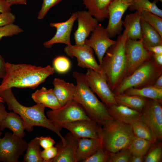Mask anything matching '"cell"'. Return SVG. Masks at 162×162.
<instances>
[{
	"mask_svg": "<svg viewBox=\"0 0 162 162\" xmlns=\"http://www.w3.org/2000/svg\"><path fill=\"white\" fill-rule=\"evenodd\" d=\"M6 73L0 85V92L13 87L34 89L54 74L53 67L26 64L6 63Z\"/></svg>",
	"mask_w": 162,
	"mask_h": 162,
	"instance_id": "cell-1",
	"label": "cell"
},
{
	"mask_svg": "<svg viewBox=\"0 0 162 162\" xmlns=\"http://www.w3.org/2000/svg\"><path fill=\"white\" fill-rule=\"evenodd\" d=\"M0 96L6 103L8 109L20 115L24 121L26 130L32 132L34 126L46 128L55 133L61 139L62 143L65 139L60 133L61 130L45 114V107L40 104L27 107L20 104L17 100L12 88L4 90L0 92Z\"/></svg>",
	"mask_w": 162,
	"mask_h": 162,
	"instance_id": "cell-2",
	"label": "cell"
},
{
	"mask_svg": "<svg viewBox=\"0 0 162 162\" xmlns=\"http://www.w3.org/2000/svg\"><path fill=\"white\" fill-rule=\"evenodd\" d=\"M124 28L122 34L117 38L116 43L106 51L100 65L108 84L113 92L126 75L125 49L128 28Z\"/></svg>",
	"mask_w": 162,
	"mask_h": 162,
	"instance_id": "cell-3",
	"label": "cell"
},
{
	"mask_svg": "<svg viewBox=\"0 0 162 162\" xmlns=\"http://www.w3.org/2000/svg\"><path fill=\"white\" fill-rule=\"evenodd\" d=\"M77 85L73 100L84 108L90 118L101 126L107 120L112 118L107 107L100 101L89 86L85 74L76 71L73 72Z\"/></svg>",
	"mask_w": 162,
	"mask_h": 162,
	"instance_id": "cell-4",
	"label": "cell"
},
{
	"mask_svg": "<svg viewBox=\"0 0 162 162\" xmlns=\"http://www.w3.org/2000/svg\"><path fill=\"white\" fill-rule=\"evenodd\" d=\"M99 135L102 147L108 155L128 148L134 136L130 124L112 118L100 126Z\"/></svg>",
	"mask_w": 162,
	"mask_h": 162,
	"instance_id": "cell-5",
	"label": "cell"
},
{
	"mask_svg": "<svg viewBox=\"0 0 162 162\" xmlns=\"http://www.w3.org/2000/svg\"><path fill=\"white\" fill-rule=\"evenodd\" d=\"M162 69L152 56L132 74L124 77L113 92L115 95L121 94L130 88H140L152 85L162 74Z\"/></svg>",
	"mask_w": 162,
	"mask_h": 162,
	"instance_id": "cell-6",
	"label": "cell"
},
{
	"mask_svg": "<svg viewBox=\"0 0 162 162\" xmlns=\"http://www.w3.org/2000/svg\"><path fill=\"white\" fill-rule=\"evenodd\" d=\"M46 114L47 117L61 130L67 123L92 119L83 107L73 100L58 109L48 111Z\"/></svg>",
	"mask_w": 162,
	"mask_h": 162,
	"instance_id": "cell-7",
	"label": "cell"
},
{
	"mask_svg": "<svg viewBox=\"0 0 162 162\" xmlns=\"http://www.w3.org/2000/svg\"><path fill=\"white\" fill-rule=\"evenodd\" d=\"M152 54L148 51L144 46L142 39L138 40L127 39L125 49V77L132 74L150 58Z\"/></svg>",
	"mask_w": 162,
	"mask_h": 162,
	"instance_id": "cell-8",
	"label": "cell"
},
{
	"mask_svg": "<svg viewBox=\"0 0 162 162\" xmlns=\"http://www.w3.org/2000/svg\"><path fill=\"white\" fill-rule=\"evenodd\" d=\"M28 143L22 138L6 132L0 140V161L18 162L26 150Z\"/></svg>",
	"mask_w": 162,
	"mask_h": 162,
	"instance_id": "cell-9",
	"label": "cell"
},
{
	"mask_svg": "<svg viewBox=\"0 0 162 162\" xmlns=\"http://www.w3.org/2000/svg\"><path fill=\"white\" fill-rule=\"evenodd\" d=\"M85 76L90 88L107 107L113 104H118L115 98V94L109 86L103 73L88 69Z\"/></svg>",
	"mask_w": 162,
	"mask_h": 162,
	"instance_id": "cell-10",
	"label": "cell"
},
{
	"mask_svg": "<svg viewBox=\"0 0 162 162\" xmlns=\"http://www.w3.org/2000/svg\"><path fill=\"white\" fill-rule=\"evenodd\" d=\"M161 103L148 99L141 111L139 120L147 124L151 129L157 140L162 139V107Z\"/></svg>",
	"mask_w": 162,
	"mask_h": 162,
	"instance_id": "cell-11",
	"label": "cell"
},
{
	"mask_svg": "<svg viewBox=\"0 0 162 162\" xmlns=\"http://www.w3.org/2000/svg\"><path fill=\"white\" fill-rule=\"evenodd\" d=\"M66 54L71 58H76L78 65L82 68L89 69L102 73L100 65L97 63L94 55V51L89 46L67 45L64 49Z\"/></svg>",
	"mask_w": 162,
	"mask_h": 162,
	"instance_id": "cell-12",
	"label": "cell"
},
{
	"mask_svg": "<svg viewBox=\"0 0 162 162\" xmlns=\"http://www.w3.org/2000/svg\"><path fill=\"white\" fill-rule=\"evenodd\" d=\"M116 40L110 39L106 28L98 24L92 32L91 36L85 40V44L91 47L95 52L99 64H102L103 58L108 49L116 43Z\"/></svg>",
	"mask_w": 162,
	"mask_h": 162,
	"instance_id": "cell-13",
	"label": "cell"
},
{
	"mask_svg": "<svg viewBox=\"0 0 162 162\" xmlns=\"http://www.w3.org/2000/svg\"><path fill=\"white\" fill-rule=\"evenodd\" d=\"M131 4L122 0H114L110 4L108 8L109 21L106 29L110 38H114L121 32L123 26L122 17Z\"/></svg>",
	"mask_w": 162,
	"mask_h": 162,
	"instance_id": "cell-14",
	"label": "cell"
},
{
	"mask_svg": "<svg viewBox=\"0 0 162 162\" xmlns=\"http://www.w3.org/2000/svg\"><path fill=\"white\" fill-rule=\"evenodd\" d=\"M76 13L78 27L74 33L75 45L82 46L98 26V21L88 11H79Z\"/></svg>",
	"mask_w": 162,
	"mask_h": 162,
	"instance_id": "cell-15",
	"label": "cell"
},
{
	"mask_svg": "<svg viewBox=\"0 0 162 162\" xmlns=\"http://www.w3.org/2000/svg\"><path fill=\"white\" fill-rule=\"evenodd\" d=\"M77 19V13L72 14L70 17L64 22L50 23L52 27L55 28L56 32L50 40L44 42L43 45L46 48H51L54 44L63 43L67 45H71L70 35L74 22Z\"/></svg>",
	"mask_w": 162,
	"mask_h": 162,
	"instance_id": "cell-16",
	"label": "cell"
},
{
	"mask_svg": "<svg viewBox=\"0 0 162 162\" xmlns=\"http://www.w3.org/2000/svg\"><path fill=\"white\" fill-rule=\"evenodd\" d=\"M100 126L92 120H84L77 121L65 124L63 128L70 132L78 138H100L99 132Z\"/></svg>",
	"mask_w": 162,
	"mask_h": 162,
	"instance_id": "cell-17",
	"label": "cell"
},
{
	"mask_svg": "<svg viewBox=\"0 0 162 162\" xmlns=\"http://www.w3.org/2000/svg\"><path fill=\"white\" fill-rule=\"evenodd\" d=\"M65 142L62 141L57 144L58 149L57 155L50 162H76V151L79 138L74 136L70 132L64 137Z\"/></svg>",
	"mask_w": 162,
	"mask_h": 162,
	"instance_id": "cell-18",
	"label": "cell"
},
{
	"mask_svg": "<svg viewBox=\"0 0 162 162\" xmlns=\"http://www.w3.org/2000/svg\"><path fill=\"white\" fill-rule=\"evenodd\" d=\"M107 108L112 118L126 124L139 120L141 115V112L121 104H113Z\"/></svg>",
	"mask_w": 162,
	"mask_h": 162,
	"instance_id": "cell-19",
	"label": "cell"
},
{
	"mask_svg": "<svg viewBox=\"0 0 162 162\" xmlns=\"http://www.w3.org/2000/svg\"><path fill=\"white\" fill-rule=\"evenodd\" d=\"M101 146L100 138H79L76 154V162H83Z\"/></svg>",
	"mask_w": 162,
	"mask_h": 162,
	"instance_id": "cell-20",
	"label": "cell"
},
{
	"mask_svg": "<svg viewBox=\"0 0 162 162\" xmlns=\"http://www.w3.org/2000/svg\"><path fill=\"white\" fill-rule=\"evenodd\" d=\"M52 83L53 92L61 106L73 100L76 86L72 83L57 78L54 79Z\"/></svg>",
	"mask_w": 162,
	"mask_h": 162,
	"instance_id": "cell-21",
	"label": "cell"
},
{
	"mask_svg": "<svg viewBox=\"0 0 162 162\" xmlns=\"http://www.w3.org/2000/svg\"><path fill=\"white\" fill-rule=\"evenodd\" d=\"M8 128L14 135L22 138L25 134L26 126L24 122L19 115L13 112L7 113L5 117L0 121V130Z\"/></svg>",
	"mask_w": 162,
	"mask_h": 162,
	"instance_id": "cell-22",
	"label": "cell"
},
{
	"mask_svg": "<svg viewBox=\"0 0 162 162\" xmlns=\"http://www.w3.org/2000/svg\"><path fill=\"white\" fill-rule=\"evenodd\" d=\"M114 0H82L88 11L98 21L108 18V8Z\"/></svg>",
	"mask_w": 162,
	"mask_h": 162,
	"instance_id": "cell-23",
	"label": "cell"
},
{
	"mask_svg": "<svg viewBox=\"0 0 162 162\" xmlns=\"http://www.w3.org/2000/svg\"><path fill=\"white\" fill-rule=\"evenodd\" d=\"M140 10L127 15L123 21V26L128 28L127 38L133 40L142 39Z\"/></svg>",
	"mask_w": 162,
	"mask_h": 162,
	"instance_id": "cell-24",
	"label": "cell"
},
{
	"mask_svg": "<svg viewBox=\"0 0 162 162\" xmlns=\"http://www.w3.org/2000/svg\"><path fill=\"white\" fill-rule=\"evenodd\" d=\"M32 98L36 104H41L52 110L57 109L61 106L52 88L47 89L42 87L32 94Z\"/></svg>",
	"mask_w": 162,
	"mask_h": 162,
	"instance_id": "cell-25",
	"label": "cell"
},
{
	"mask_svg": "<svg viewBox=\"0 0 162 162\" xmlns=\"http://www.w3.org/2000/svg\"><path fill=\"white\" fill-rule=\"evenodd\" d=\"M142 39L146 47L162 44V37L153 27L141 19Z\"/></svg>",
	"mask_w": 162,
	"mask_h": 162,
	"instance_id": "cell-26",
	"label": "cell"
},
{
	"mask_svg": "<svg viewBox=\"0 0 162 162\" xmlns=\"http://www.w3.org/2000/svg\"><path fill=\"white\" fill-rule=\"evenodd\" d=\"M118 104L122 105L141 112L148 98L137 95H128L123 94L115 95Z\"/></svg>",
	"mask_w": 162,
	"mask_h": 162,
	"instance_id": "cell-27",
	"label": "cell"
},
{
	"mask_svg": "<svg viewBox=\"0 0 162 162\" xmlns=\"http://www.w3.org/2000/svg\"><path fill=\"white\" fill-rule=\"evenodd\" d=\"M123 94L128 95L139 96L162 102V89L156 88L152 85L140 88H130Z\"/></svg>",
	"mask_w": 162,
	"mask_h": 162,
	"instance_id": "cell-28",
	"label": "cell"
},
{
	"mask_svg": "<svg viewBox=\"0 0 162 162\" xmlns=\"http://www.w3.org/2000/svg\"><path fill=\"white\" fill-rule=\"evenodd\" d=\"M131 125L134 135L152 142H156L157 139L150 128L146 123L140 120L134 121Z\"/></svg>",
	"mask_w": 162,
	"mask_h": 162,
	"instance_id": "cell-29",
	"label": "cell"
},
{
	"mask_svg": "<svg viewBox=\"0 0 162 162\" xmlns=\"http://www.w3.org/2000/svg\"><path fill=\"white\" fill-rule=\"evenodd\" d=\"M154 143L134 136L128 148L132 155L144 157Z\"/></svg>",
	"mask_w": 162,
	"mask_h": 162,
	"instance_id": "cell-30",
	"label": "cell"
},
{
	"mask_svg": "<svg viewBox=\"0 0 162 162\" xmlns=\"http://www.w3.org/2000/svg\"><path fill=\"white\" fill-rule=\"evenodd\" d=\"M40 145L37 137L28 143L26 152L23 156L25 162H44L40 156Z\"/></svg>",
	"mask_w": 162,
	"mask_h": 162,
	"instance_id": "cell-31",
	"label": "cell"
},
{
	"mask_svg": "<svg viewBox=\"0 0 162 162\" xmlns=\"http://www.w3.org/2000/svg\"><path fill=\"white\" fill-rule=\"evenodd\" d=\"M156 1L151 2L149 0H136L129 6L131 10H146L162 18V10L156 4Z\"/></svg>",
	"mask_w": 162,
	"mask_h": 162,
	"instance_id": "cell-32",
	"label": "cell"
},
{
	"mask_svg": "<svg viewBox=\"0 0 162 162\" xmlns=\"http://www.w3.org/2000/svg\"><path fill=\"white\" fill-rule=\"evenodd\" d=\"M141 19L155 28L162 37V18L151 12L140 10Z\"/></svg>",
	"mask_w": 162,
	"mask_h": 162,
	"instance_id": "cell-33",
	"label": "cell"
},
{
	"mask_svg": "<svg viewBox=\"0 0 162 162\" xmlns=\"http://www.w3.org/2000/svg\"><path fill=\"white\" fill-rule=\"evenodd\" d=\"M53 64L54 70L60 74L67 72L71 67L70 60L64 56H59L56 57L54 60Z\"/></svg>",
	"mask_w": 162,
	"mask_h": 162,
	"instance_id": "cell-34",
	"label": "cell"
},
{
	"mask_svg": "<svg viewBox=\"0 0 162 162\" xmlns=\"http://www.w3.org/2000/svg\"><path fill=\"white\" fill-rule=\"evenodd\" d=\"M131 155L128 147L109 154L107 162H129Z\"/></svg>",
	"mask_w": 162,
	"mask_h": 162,
	"instance_id": "cell-35",
	"label": "cell"
},
{
	"mask_svg": "<svg viewBox=\"0 0 162 162\" xmlns=\"http://www.w3.org/2000/svg\"><path fill=\"white\" fill-rule=\"evenodd\" d=\"M23 30L14 23L0 27V40L4 37H10L23 32Z\"/></svg>",
	"mask_w": 162,
	"mask_h": 162,
	"instance_id": "cell-36",
	"label": "cell"
},
{
	"mask_svg": "<svg viewBox=\"0 0 162 162\" xmlns=\"http://www.w3.org/2000/svg\"><path fill=\"white\" fill-rule=\"evenodd\" d=\"M144 159L145 162H159L161 160L162 155L161 144L158 145L151 149Z\"/></svg>",
	"mask_w": 162,
	"mask_h": 162,
	"instance_id": "cell-37",
	"label": "cell"
},
{
	"mask_svg": "<svg viewBox=\"0 0 162 162\" xmlns=\"http://www.w3.org/2000/svg\"><path fill=\"white\" fill-rule=\"evenodd\" d=\"M108 155L102 146L83 162H107Z\"/></svg>",
	"mask_w": 162,
	"mask_h": 162,
	"instance_id": "cell-38",
	"label": "cell"
},
{
	"mask_svg": "<svg viewBox=\"0 0 162 162\" xmlns=\"http://www.w3.org/2000/svg\"><path fill=\"white\" fill-rule=\"evenodd\" d=\"M62 0H43L41 7L38 13L37 18L42 20L44 18L50 9Z\"/></svg>",
	"mask_w": 162,
	"mask_h": 162,
	"instance_id": "cell-39",
	"label": "cell"
},
{
	"mask_svg": "<svg viewBox=\"0 0 162 162\" xmlns=\"http://www.w3.org/2000/svg\"><path fill=\"white\" fill-rule=\"evenodd\" d=\"M58 153L57 147L56 146H53L41 151L40 156L44 162H50L52 159L57 155Z\"/></svg>",
	"mask_w": 162,
	"mask_h": 162,
	"instance_id": "cell-40",
	"label": "cell"
},
{
	"mask_svg": "<svg viewBox=\"0 0 162 162\" xmlns=\"http://www.w3.org/2000/svg\"><path fill=\"white\" fill-rule=\"evenodd\" d=\"M15 16L11 12L0 14V27L14 23Z\"/></svg>",
	"mask_w": 162,
	"mask_h": 162,
	"instance_id": "cell-41",
	"label": "cell"
},
{
	"mask_svg": "<svg viewBox=\"0 0 162 162\" xmlns=\"http://www.w3.org/2000/svg\"><path fill=\"white\" fill-rule=\"evenodd\" d=\"M37 137L40 146L44 149L53 146L56 143L55 140L50 136L46 137L41 136Z\"/></svg>",
	"mask_w": 162,
	"mask_h": 162,
	"instance_id": "cell-42",
	"label": "cell"
},
{
	"mask_svg": "<svg viewBox=\"0 0 162 162\" xmlns=\"http://www.w3.org/2000/svg\"><path fill=\"white\" fill-rule=\"evenodd\" d=\"M11 6L5 0H0V14L10 12Z\"/></svg>",
	"mask_w": 162,
	"mask_h": 162,
	"instance_id": "cell-43",
	"label": "cell"
},
{
	"mask_svg": "<svg viewBox=\"0 0 162 162\" xmlns=\"http://www.w3.org/2000/svg\"><path fill=\"white\" fill-rule=\"evenodd\" d=\"M6 63L4 59L0 55V78L3 79L5 75Z\"/></svg>",
	"mask_w": 162,
	"mask_h": 162,
	"instance_id": "cell-44",
	"label": "cell"
},
{
	"mask_svg": "<svg viewBox=\"0 0 162 162\" xmlns=\"http://www.w3.org/2000/svg\"><path fill=\"white\" fill-rule=\"evenodd\" d=\"M146 48L152 53L162 54V44L147 47Z\"/></svg>",
	"mask_w": 162,
	"mask_h": 162,
	"instance_id": "cell-45",
	"label": "cell"
},
{
	"mask_svg": "<svg viewBox=\"0 0 162 162\" xmlns=\"http://www.w3.org/2000/svg\"><path fill=\"white\" fill-rule=\"evenodd\" d=\"M152 57L155 62L162 67V54L152 53Z\"/></svg>",
	"mask_w": 162,
	"mask_h": 162,
	"instance_id": "cell-46",
	"label": "cell"
},
{
	"mask_svg": "<svg viewBox=\"0 0 162 162\" xmlns=\"http://www.w3.org/2000/svg\"><path fill=\"white\" fill-rule=\"evenodd\" d=\"M4 103L0 102V121L5 117L8 113Z\"/></svg>",
	"mask_w": 162,
	"mask_h": 162,
	"instance_id": "cell-47",
	"label": "cell"
},
{
	"mask_svg": "<svg viewBox=\"0 0 162 162\" xmlns=\"http://www.w3.org/2000/svg\"><path fill=\"white\" fill-rule=\"evenodd\" d=\"M152 86L157 88L162 89V74L158 77Z\"/></svg>",
	"mask_w": 162,
	"mask_h": 162,
	"instance_id": "cell-48",
	"label": "cell"
},
{
	"mask_svg": "<svg viewBox=\"0 0 162 162\" xmlns=\"http://www.w3.org/2000/svg\"><path fill=\"white\" fill-rule=\"evenodd\" d=\"M144 157L131 155L129 162H142L144 161Z\"/></svg>",
	"mask_w": 162,
	"mask_h": 162,
	"instance_id": "cell-49",
	"label": "cell"
},
{
	"mask_svg": "<svg viewBox=\"0 0 162 162\" xmlns=\"http://www.w3.org/2000/svg\"><path fill=\"white\" fill-rule=\"evenodd\" d=\"M11 6L14 4H26L27 0H5Z\"/></svg>",
	"mask_w": 162,
	"mask_h": 162,
	"instance_id": "cell-50",
	"label": "cell"
},
{
	"mask_svg": "<svg viewBox=\"0 0 162 162\" xmlns=\"http://www.w3.org/2000/svg\"><path fill=\"white\" fill-rule=\"evenodd\" d=\"M122 1L131 4L136 0H122Z\"/></svg>",
	"mask_w": 162,
	"mask_h": 162,
	"instance_id": "cell-51",
	"label": "cell"
},
{
	"mask_svg": "<svg viewBox=\"0 0 162 162\" xmlns=\"http://www.w3.org/2000/svg\"><path fill=\"white\" fill-rule=\"evenodd\" d=\"M0 102L4 103L3 99L1 96H0Z\"/></svg>",
	"mask_w": 162,
	"mask_h": 162,
	"instance_id": "cell-52",
	"label": "cell"
},
{
	"mask_svg": "<svg viewBox=\"0 0 162 162\" xmlns=\"http://www.w3.org/2000/svg\"><path fill=\"white\" fill-rule=\"evenodd\" d=\"M2 134V133L1 132V131H0V140L1 139V138H0V136Z\"/></svg>",
	"mask_w": 162,
	"mask_h": 162,
	"instance_id": "cell-53",
	"label": "cell"
},
{
	"mask_svg": "<svg viewBox=\"0 0 162 162\" xmlns=\"http://www.w3.org/2000/svg\"><path fill=\"white\" fill-rule=\"evenodd\" d=\"M158 0L159 1H160V2H162V0Z\"/></svg>",
	"mask_w": 162,
	"mask_h": 162,
	"instance_id": "cell-54",
	"label": "cell"
}]
</instances>
